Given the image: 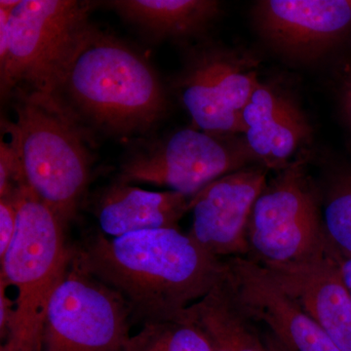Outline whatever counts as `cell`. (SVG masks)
Instances as JSON below:
<instances>
[{
  "label": "cell",
  "instance_id": "6da1fadb",
  "mask_svg": "<svg viewBox=\"0 0 351 351\" xmlns=\"http://www.w3.org/2000/svg\"><path fill=\"white\" fill-rule=\"evenodd\" d=\"M77 265L117 293L133 317L172 319L225 278V261L210 255L180 228L108 237L99 232L73 250Z\"/></svg>",
  "mask_w": 351,
  "mask_h": 351
},
{
  "label": "cell",
  "instance_id": "7a4b0ae2",
  "mask_svg": "<svg viewBox=\"0 0 351 351\" xmlns=\"http://www.w3.org/2000/svg\"><path fill=\"white\" fill-rule=\"evenodd\" d=\"M55 97L88 129L112 137L147 135L169 107L151 63L91 23L64 64Z\"/></svg>",
  "mask_w": 351,
  "mask_h": 351
},
{
  "label": "cell",
  "instance_id": "3957f363",
  "mask_svg": "<svg viewBox=\"0 0 351 351\" xmlns=\"http://www.w3.org/2000/svg\"><path fill=\"white\" fill-rule=\"evenodd\" d=\"M13 97L16 119L1 123L15 142L25 186L66 228L91 178L90 130L56 97L29 91Z\"/></svg>",
  "mask_w": 351,
  "mask_h": 351
},
{
  "label": "cell",
  "instance_id": "277c9868",
  "mask_svg": "<svg viewBox=\"0 0 351 351\" xmlns=\"http://www.w3.org/2000/svg\"><path fill=\"white\" fill-rule=\"evenodd\" d=\"M64 230L31 189H21L17 230L0 258V277L17 291L13 324L0 351H43L51 298L73 262V249L66 246Z\"/></svg>",
  "mask_w": 351,
  "mask_h": 351
},
{
  "label": "cell",
  "instance_id": "5b68a950",
  "mask_svg": "<svg viewBox=\"0 0 351 351\" xmlns=\"http://www.w3.org/2000/svg\"><path fill=\"white\" fill-rule=\"evenodd\" d=\"M98 4V3H96ZM77 0H22L11 14L8 52L0 62L2 101L18 91L55 97L66 60L96 5Z\"/></svg>",
  "mask_w": 351,
  "mask_h": 351
},
{
  "label": "cell",
  "instance_id": "8992f818",
  "mask_svg": "<svg viewBox=\"0 0 351 351\" xmlns=\"http://www.w3.org/2000/svg\"><path fill=\"white\" fill-rule=\"evenodd\" d=\"M330 241L320 193L300 154L267 181L248 226L249 257L262 265L302 262L327 250Z\"/></svg>",
  "mask_w": 351,
  "mask_h": 351
},
{
  "label": "cell",
  "instance_id": "52a82bcc",
  "mask_svg": "<svg viewBox=\"0 0 351 351\" xmlns=\"http://www.w3.org/2000/svg\"><path fill=\"white\" fill-rule=\"evenodd\" d=\"M256 164L243 138L184 128L137 141L122 159L117 181L167 186L193 197L219 178Z\"/></svg>",
  "mask_w": 351,
  "mask_h": 351
},
{
  "label": "cell",
  "instance_id": "ba28073f",
  "mask_svg": "<svg viewBox=\"0 0 351 351\" xmlns=\"http://www.w3.org/2000/svg\"><path fill=\"white\" fill-rule=\"evenodd\" d=\"M131 317L126 302L73 258L48 306L43 351H125Z\"/></svg>",
  "mask_w": 351,
  "mask_h": 351
},
{
  "label": "cell",
  "instance_id": "9c48e42d",
  "mask_svg": "<svg viewBox=\"0 0 351 351\" xmlns=\"http://www.w3.org/2000/svg\"><path fill=\"white\" fill-rule=\"evenodd\" d=\"M258 82L252 58L204 48L189 58L176 86L195 128L237 135L242 134V114Z\"/></svg>",
  "mask_w": 351,
  "mask_h": 351
},
{
  "label": "cell",
  "instance_id": "30bf717a",
  "mask_svg": "<svg viewBox=\"0 0 351 351\" xmlns=\"http://www.w3.org/2000/svg\"><path fill=\"white\" fill-rule=\"evenodd\" d=\"M260 164L219 178L189 200L193 221L188 233L201 248L221 258L249 257L248 226L252 211L267 184Z\"/></svg>",
  "mask_w": 351,
  "mask_h": 351
},
{
  "label": "cell",
  "instance_id": "8fae6325",
  "mask_svg": "<svg viewBox=\"0 0 351 351\" xmlns=\"http://www.w3.org/2000/svg\"><path fill=\"white\" fill-rule=\"evenodd\" d=\"M225 262L226 281L235 300L245 313L269 330L284 351H341L262 265L248 257Z\"/></svg>",
  "mask_w": 351,
  "mask_h": 351
},
{
  "label": "cell",
  "instance_id": "7c38bea8",
  "mask_svg": "<svg viewBox=\"0 0 351 351\" xmlns=\"http://www.w3.org/2000/svg\"><path fill=\"white\" fill-rule=\"evenodd\" d=\"M253 18L267 43L289 59L324 55L351 27V0H263Z\"/></svg>",
  "mask_w": 351,
  "mask_h": 351
},
{
  "label": "cell",
  "instance_id": "4fadbf2b",
  "mask_svg": "<svg viewBox=\"0 0 351 351\" xmlns=\"http://www.w3.org/2000/svg\"><path fill=\"white\" fill-rule=\"evenodd\" d=\"M263 267L339 350L351 351V297L332 242L326 251L302 262Z\"/></svg>",
  "mask_w": 351,
  "mask_h": 351
},
{
  "label": "cell",
  "instance_id": "5bb4252c",
  "mask_svg": "<svg viewBox=\"0 0 351 351\" xmlns=\"http://www.w3.org/2000/svg\"><path fill=\"white\" fill-rule=\"evenodd\" d=\"M311 124L299 106L276 87L258 82L242 114V134L257 162L278 171L304 152Z\"/></svg>",
  "mask_w": 351,
  "mask_h": 351
},
{
  "label": "cell",
  "instance_id": "9a60e30c",
  "mask_svg": "<svg viewBox=\"0 0 351 351\" xmlns=\"http://www.w3.org/2000/svg\"><path fill=\"white\" fill-rule=\"evenodd\" d=\"M189 200L176 191H145L117 181L101 189L93 212L101 233L119 237L141 230L179 228V221L189 211Z\"/></svg>",
  "mask_w": 351,
  "mask_h": 351
},
{
  "label": "cell",
  "instance_id": "2e32d148",
  "mask_svg": "<svg viewBox=\"0 0 351 351\" xmlns=\"http://www.w3.org/2000/svg\"><path fill=\"white\" fill-rule=\"evenodd\" d=\"M152 40H182L202 34L221 13L215 0H110L101 2Z\"/></svg>",
  "mask_w": 351,
  "mask_h": 351
},
{
  "label": "cell",
  "instance_id": "e0dca14e",
  "mask_svg": "<svg viewBox=\"0 0 351 351\" xmlns=\"http://www.w3.org/2000/svg\"><path fill=\"white\" fill-rule=\"evenodd\" d=\"M186 313L206 335L212 351H284L235 300L225 278Z\"/></svg>",
  "mask_w": 351,
  "mask_h": 351
},
{
  "label": "cell",
  "instance_id": "ac0fdd59",
  "mask_svg": "<svg viewBox=\"0 0 351 351\" xmlns=\"http://www.w3.org/2000/svg\"><path fill=\"white\" fill-rule=\"evenodd\" d=\"M125 351H212L206 335L186 311L172 319L147 321L131 335Z\"/></svg>",
  "mask_w": 351,
  "mask_h": 351
},
{
  "label": "cell",
  "instance_id": "d6986e66",
  "mask_svg": "<svg viewBox=\"0 0 351 351\" xmlns=\"http://www.w3.org/2000/svg\"><path fill=\"white\" fill-rule=\"evenodd\" d=\"M320 199L328 237L339 251L351 256V169L332 173Z\"/></svg>",
  "mask_w": 351,
  "mask_h": 351
},
{
  "label": "cell",
  "instance_id": "ffe728a7",
  "mask_svg": "<svg viewBox=\"0 0 351 351\" xmlns=\"http://www.w3.org/2000/svg\"><path fill=\"white\" fill-rule=\"evenodd\" d=\"M20 191L0 197V258L6 253L17 230Z\"/></svg>",
  "mask_w": 351,
  "mask_h": 351
},
{
  "label": "cell",
  "instance_id": "44dd1931",
  "mask_svg": "<svg viewBox=\"0 0 351 351\" xmlns=\"http://www.w3.org/2000/svg\"><path fill=\"white\" fill-rule=\"evenodd\" d=\"M8 284L0 277V335L4 341L8 337L15 316V302L7 295Z\"/></svg>",
  "mask_w": 351,
  "mask_h": 351
},
{
  "label": "cell",
  "instance_id": "7402d4cb",
  "mask_svg": "<svg viewBox=\"0 0 351 351\" xmlns=\"http://www.w3.org/2000/svg\"><path fill=\"white\" fill-rule=\"evenodd\" d=\"M336 257L338 260L343 282H345L351 297V256L346 255L336 247Z\"/></svg>",
  "mask_w": 351,
  "mask_h": 351
},
{
  "label": "cell",
  "instance_id": "603a6c76",
  "mask_svg": "<svg viewBox=\"0 0 351 351\" xmlns=\"http://www.w3.org/2000/svg\"><path fill=\"white\" fill-rule=\"evenodd\" d=\"M343 101L346 117H348L351 124V78L350 82L346 83L345 90H343Z\"/></svg>",
  "mask_w": 351,
  "mask_h": 351
}]
</instances>
